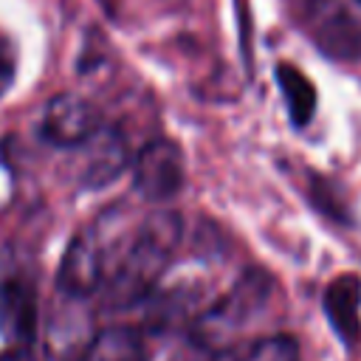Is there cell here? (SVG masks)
<instances>
[{"label":"cell","mask_w":361,"mask_h":361,"mask_svg":"<svg viewBox=\"0 0 361 361\" xmlns=\"http://www.w3.org/2000/svg\"><path fill=\"white\" fill-rule=\"evenodd\" d=\"M180 234L183 220L178 212L161 209L147 214L130 243L121 248L110 276L104 279L107 307L121 310L144 302L172 262L175 248L180 245Z\"/></svg>","instance_id":"1"},{"label":"cell","mask_w":361,"mask_h":361,"mask_svg":"<svg viewBox=\"0 0 361 361\" xmlns=\"http://www.w3.org/2000/svg\"><path fill=\"white\" fill-rule=\"evenodd\" d=\"M0 330L17 344H28L37 336V296L25 279H6L0 288Z\"/></svg>","instance_id":"10"},{"label":"cell","mask_w":361,"mask_h":361,"mask_svg":"<svg viewBox=\"0 0 361 361\" xmlns=\"http://www.w3.org/2000/svg\"><path fill=\"white\" fill-rule=\"evenodd\" d=\"M85 361H149L147 338L133 324H113L96 336Z\"/></svg>","instance_id":"12"},{"label":"cell","mask_w":361,"mask_h":361,"mask_svg":"<svg viewBox=\"0 0 361 361\" xmlns=\"http://www.w3.org/2000/svg\"><path fill=\"white\" fill-rule=\"evenodd\" d=\"M133 186L152 203H166L183 189V152L169 138H155L135 155Z\"/></svg>","instance_id":"5"},{"label":"cell","mask_w":361,"mask_h":361,"mask_svg":"<svg viewBox=\"0 0 361 361\" xmlns=\"http://www.w3.org/2000/svg\"><path fill=\"white\" fill-rule=\"evenodd\" d=\"M0 361H37V355L31 353L28 344H17V347L6 350V353L0 355Z\"/></svg>","instance_id":"16"},{"label":"cell","mask_w":361,"mask_h":361,"mask_svg":"<svg viewBox=\"0 0 361 361\" xmlns=\"http://www.w3.org/2000/svg\"><path fill=\"white\" fill-rule=\"evenodd\" d=\"M14 73H17V51H14V42L6 34H0V96L11 87Z\"/></svg>","instance_id":"15"},{"label":"cell","mask_w":361,"mask_h":361,"mask_svg":"<svg viewBox=\"0 0 361 361\" xmlns=\"http://www.w3.org/2000/svg\"><path fill=\"white\" fill-rule=\"evenodd\" d=\"M110 271V243L102 223H93L82 228L65 248L59 274H56V290L73 293V296H93Z\"/></svg>","instance_id":"3"},{"label":"cell","mask_w":361,"mask_h":361,"mask_svg":"<svg viewBox=\"0 0 361 361\" xmlns=\"http://www.w3.org/2000/svg\"><path fill=\"white\" fill-rule=\"evenodd\" d=\"M313 28L324 51L355 54L361 45V0H307Z\"/></svg>","instance_id":"7"},{"label":"cell","mask_w":361,"mask_h":361,"mask_svg":"<svg viewBox=\"0 0 361 361\" xmlns=\"http://www.w3.org/2000/svg\"><path fill=\"white\" fill-rule=\"evenodd\" d=\"M96 322L87 307V296H73L56 290L48 324L45 350L51 361H85L96 341Z\"/></svg>","instance_id":"4"},{"label":"cell","mask_w":361,"mask_h":361,"mask_svg":"<svg viewBox=\"0 0 361 361\" xmlns=\"http://www.w3.org/2000/svg\"><path fill=\"white\" fill-rule=\"evenodd\" d=\"M99 127V110L79 93L54 96L39 118V135L54 147H82Z\"/></svg>","instance_id":"6"},{"label":"cell","mask_w":361,"mask_h":361,"mask_svg":"<svg viewBox=\"0 0 361 361\" xmlns=\"http://www.w3.org/2000/svg\"><path fill=\"white\" fill-rule=\"evenodd\" d=\"M358 305H361V279L355 274L336 276L324 288V313L330 327L338 333V338L353 347L361 338V324H358Z\"/></svg>","instance_id":"11"},{"label":"cell","mask_w":361,"mask_h":361,"mask_svg":"<svg viewBox=\"0 0 361 361\" xmlns=\"http://www.w3.org/2000/svg\"><path fill=\"white\" fill-rule=\"evenodd\" d=\"M276 82L282 90V99L288 104V116L296 127H305L313 113H316V87L310 85V79L293 68V65H276Z\"/></svg>","instance_id":"13"},{"label":"cell","mask_w":361,"mask_h":361,"mask_svg":"<svg viewBox=\"0 0 361 361\" xmlns=\"http://www.w3.org/2000/svg\"><path fill=\"white\" fill-rule=\"evenodd\" d=\"M82 147H87V161L82 169V183L90 189H102L110 180H116L130 155H127V141L116 127H99Z\"/></svg>","instance_id":"9"},{"label":"cell","mask_w":361,"mask_h":361,"mask_svg":"<svg viewBox=\"0 0 361 361\" xmlns=\"http://www.w3.org/2000/svg\"><path fill=\"white\" fill-rule=\"evenodd\" d=\"M231 361H299V341L285 333L262 336L245 344Z\"/></svg>","instance_id":"14"},{"label":"cell","mask_w":361,"mask_h":361,"mask_svg":"<svg viewBox=\"0 0 361 361\" xmlns=\"http://www.w3.org/2000/svg\"><path fill=\"white\" fill-rule=\"evenodd\" d=\"M175 361H217V353H203V350H200L197 358H175Z\"/></svg>","instance_id":"17"},{"label":"cell","mask_w":361,"mask_h":361,"mask_svg":"<svg viewBox=\"0 0 361 361\" xmlns=\"http://www.w3.org/2000/svg\"><path fill=\"white\" fill-rule=\"evenodd\" d=\"M144 302H147L144 327L149 333H166L192 319V313L200 302V285H195L189 279H178L169 288L155 285Z\"/></svg>","instance_id":"8"},{"label":"cell","mask_w":361,"mask_h":361,"mask_svg":"<svg viewBox=\"0 0 361 361\" xmlns=\"http://www.w3.org/2000/svg\"><path fill=\"white\" fill-rule=\"evenodd\" d=\"M271 299V279L262 271H245L234 288L214 302L209 310H203L192 322V344L203 353H223V347L262 313V307Z\"/></svg>","instance_id":"2"},{"label":"cell","mask_w":361,"mask_h":361,"mask_svg":"<svg viewBox=\"0 0 361 361\" xmlns=\"http://www.w3.org/2000/svg\"><path fill=\"white\" fill-rule=\"evenodd\" d=\"M99 3H104V6H110V0H99Z\"/></svg>","instance_id":"18"}]
</instances>
